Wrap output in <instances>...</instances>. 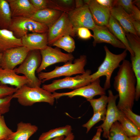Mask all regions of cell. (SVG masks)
Segmentation results:
<instances>
[{
  "label": "cell",
  "instance_id": "obj_1",
  "mask_svg": "<svg viewBox=\"0 0 140 140\" xmlns=\"http://www.w3.org/2000/svg\"><path fill=\"white\" fill-rule=\"evenodd\" d=\"M119 68L113 83L118 93L117 107L120 110L125 108L132 110L135 100L136 78L129 61L125 59Z\"/></svg>",
  "mask_w": 140,
  "mask_h": 140
},
{
  "label": "cell",
  "instance_id": "obj_2",
  "mask_svg": "<svg viewBox=\"0 0 140 140\" xmlns=\"http://www.w3.org/2000/svg\"><path fill=\"white\" fill-rule=\"evenodd\" d=\"M105 57L102 62L98 68L97 71L90 76L92 82L101 76H105L106 79L104 89L106 90L111 87L110 80L114 70L120 65L121 61L124 60L127 54V50L125 49L121 53L115 54L111 52L106 45L104 46Z\"/></svg>",
  "mask_w": 140,
  "mask_h": 140
},
{
  "label": "cell",
  "instance_id": "obj_3",
  "mask_svg": "<svg viewBox=\"0 0 140 140\" xmlns=\"http://www.w3.org/2000/svg\"><path fill=\"white\" fill-rule=\"evenodd\" d=\"M12 96L13 98L17 99L20 105L25 106L40 102H46L53 106L55 100L52 94L42 88L31 87L26 85L18 89Z\"/></svg>",
  "mask_w": 140,
  "mask_h": 140
},
{
  "label": "cell",
  "instance_id": "obj_4",
  "mask_svg": "<svg viewBox=\"0 0 140 140\" xmlns=\"http://www.w3.org/2000/svg\"><path fill=\"white\" fill-rule=\"evenodd\" d=\"M87 60L86 55H81L79 58L74 60L73 63L72 61H69L61 66H56L52 71L40 72L38 74V78L42 83H43L55 78L62 76L70 77L73 75L82 74L85 72L84 67Z\"/></svg>",
  "mask_w": 140,
  "mask_h": 140
},
{
  "label": "cell",
  "instance_id": "obj_5",
  "mask_svg": "<svg viewBox=\"0 0 140 140\" xmlns=\"http://www.w3.org/2000/svg\"><path fill=\"white\" fill-rule=\"evenodd\" d=\"M42 57L40 51H31L25 59L17 68L14 69L17 74L24 75L29 81L27 86L31 87H40L41 81L35 75V72L40 66Z\"/></svg>",
  "mask_w": 140,
  "mask_h": 140
},
{
  "label": "cell",
  "instance_id": "obj_6",
  "mask_svg": "<svg viewBox=\"0 0 140 140\" xmlns=\"http://www.w3.org/2000/svg\"><path fill=\"white\" fill-rule=\"evenodd\" d=\"M92 72L87 70L85 73L73 77H66L64 78L53 81L48 84H44L42 88L51 93L57 90L68 88L76 89L87 85L92 82L90 75Z\"/></svg>",
  "mask_w": 140,
  "mask_h": 140
},
{
  "label": "cell",
  "instance_id": "obj_7",
  "mask_svg": "<svg viewBox=\"0 0 140 140\" xmlns=\"http://www.w3.org/2000/svg\"><path fill=\"white\" fill-rule=\"evenodd\" d=\"M8 30L16 38H21L29 32L40 33L47 32L48 27L30 18L13 17Z\"/></svg>",
  "mask_w": 140,
  "mask_h": 140
},
{
  "label": "cell",
  "instance_id": "obj_8",
  "mask_svg": "<svg viewBox=\"0 0 140 140\" xmlns=\"http://www.w3.org/2000/svg\"><path fill=\"white\" fill-rule=\"evenodd\" d=\"M76 32L69 20L67 13L63 12L57 21L48 28V46H52L55 41L64 36L69 35L74 37Z\"/></svg>",
  "mask_w": 140,
  "mask_h": 140
},
{
  "label": "cell",
  "instance_id": "obj_9",
  "mask_svg": "<svg viewBox=\"0 0 140 140\" xmlns=\"http://www.w3.org/2000/svg\"><path fill=\"white\" fill-rule=\"evenodd\" d=\"M40 51L42 60L40 66L36 71L38 73L51 65L60 62L65 63L72 61L74 58L71 53H63L58 47L53 48L48 45L45 48Z\"/></svg>",
  "mask_w": 140,
  "mask_h": 140
},
{
  "label": "cell",
  "instance_id": "obj_10",
  "mask_svg": "<svg viewBox=\"0 0 140 140\" xmlns=\"http://www.w3.org/2000/svg\"><path fill=\"white\" fill-rule=\"evenodd\" d=\"M100 83V78H99L88 85L71 92L61 93L54 92L52 95L55 99H58L64 96L72 98L76 96H80L86 98L87 100L92 99L97 95H106V90L101 86Z\"/></svg>",
  "mask_w": 140,
  "mask_h": 140
},
{
  "label": "cell",
  "instance_id": "obj_11",
  "mask_svg": "<svg viewBox=\"0 0 140 140\" xmlns=\"http://www.w3.org/2000/svg\"><path fill=\"white\" fill-rule=\"evenodd\" d=\"M125 35L134 54L130 56V60L136 79L135 100L137 101L140 97V39L131 33H125Z\"/></svg>",
  "mask_w": 140,
  "mask_h": 140
},
{
  "label": "cell",
  "instance_id": "obj_12",
  "mask_svg": "<svg viewBox=\"0 0 140 140\" xmlns=\"http://www.w3.org/2000/svg\"><path fill=\"white\" fill-rule=\"evenodd\" d=\"M108 92V100L105 120L101 125L96 127L97 129L101 128L102 129L103 137L107 139L109 137L111 125L114 122L118 121L121 113V111L118 109L116 104L118 95H114L111 90H109Z\"/></svg>",
  "mask_w": 140,
  "mask_h": 140
},
{
  "label": "cell",
  "instance_id": "obj_13",
  "mask_svg": "<svg viewBox=\"0 0 140 140\" xmlns=\"http://www.w3.org/2000/svg\"><path fill=\"white\" fill-rule=\"evenodd\" d=\"M30 51L24 46L5 51L2 53L0 67L3 69H14L16 66L23 62Z\"/></svg>",
  "mask_w": 140,
  "mask_h": 140
},
{
  "label": "cell",
  "instance_id": "obj_14",
  "mask_svg": "<svg viewBox=\"0 0 140 140\" xmlns=\"http://www.w3.org/2000/svg\"><path fill=\"white\" fill-rule=\"evenodd\" d=\"M67 13L71 23L76 30L80 27L92 30L96 25L87 5L75 8Z\"/></svg>",
  "mask_w": 140,
  "mask_h": 140
},
{
  "label": "cell",
  "instance_id": "obj_15",
  "mask_svg": "<svg viewBox=\"0 0 140 140\" xmlns=\"http://www.w3.org/2000/svg\"><path fill=\"white\" fill-rule=\"evenodd\" d=\"M92 30L93 33V44L94 46L97 44L105 43L116 48L126 49L124 45L114 36L107 26L96 25Z\"/></svg>",
  "mask_w": 140,
  "mask_h": 140
},
{
  "label": "cell",
  "instance_id": "obj_16",
  "mask_svg": "<svg viewBox=\"0 0 140 140\" xmlns=\"http://www.w3.org/2000/svg\"><path fill=\"white\" fill-rule=\"evenodd\" d=\"M84 4L88 5L95 24L107 26L111 15L110 9L99 4L96 0H83Z\"/></svg>",
  "mask_w": 140,
  "mask_h": 140
},
{
  "label": "cell",
  "instance_id": "obj_17",
  "mask_svg": "<svg viewBox=\"0 0 140 140\" xmlns=\"http://www.w3.org/2000/svg\"><path fill=\"white\" fill-rule=\"evenodd\" d=\"M21 39L23 46L30 51L40 50L48 45L47 32L28 33L22 37Z\"/></svg>",
  "mask_w": 140,
  "mask_h": 140
},
{
  "label": "cell",
  "instance_id": "obj_18",
  "mask_svg": "<svg viewBox=\"0 0 140 140\" xmlns=\"http://www.w3.org/2000/svg\"><path fill=\"white\" fill-rule=\"evenodd\" d=\"M12 17L30 18L37 11L29 0H7Z\"/></svg>",
  "mask_w": 140,
  "mask_h": 140
},
{
  "label": "cell",
  "instance_id": "obj_19",
  "mask_svg": "<svg viewBox=\"0 0 140 140\" xmlns=\"http://www.w3.org/2000/svg\"><path fill=\"white\" fill-rule=\"evenodd\" d=\"M29 82L25 76L18 75L14 69L0 67V85L14 86L19 89L24 85H27Z\"/></svg>",
  "mask_w": 140,
  "mask_h": 140
},
{
  "label": "cell",
  "instance_id": "obj_20",
  "mask_svg": "<svg viewBox=\"0 0 140 140\" xmlns=\"http://www.w3.org/2000/svg\"><path fill=\"white\" fill-rule=\"evenodd\" d=\"M63 12L56 9L47 8L37 11L30 18L49 28L57 21Z\"/></svg>",
  "mask_w": 140,
  "mask_h": 140
},
{
  "label": "cell",
  "instance_id": "obj_21",
  "mask_svg": "<svg viewBox=\"0 0 140 140\" xmlns=\"http://www.w3.org/2000/svg\"><path fill=\"white\" fill-rule=\"evenodd\" d=\"M110 14L119 23L125 33L138 36L131 22L130 15L121 6H117L113 7L110 9Z\"/></svg>",
  "mask_w": 140,
  "mask_h": 140
},
{
  "label": "cell",
  "instance_id": "obj_22",
  "mask_svg": "<svg viewBox=\"0 0 140 140\" xmlns=\"http://www.w3.org/2000/svg\"><path fill=\"white\" fill-rule=\"evenodd\" d=\"M38 129L37 126L30 123L21 122L17 125L16 131L13 132L7 140H29Z\"/></svg>",
  "mask_w": 140,
  "mask_h": 140
},
{
  "label": "cell",
  "instance_id": "obj_23",
  "mask_svg": "<svg viewBox=\"0 0 140 140\" xmlns=\"http://www.w3.org/2000/svg\"><path fill=\"white\" fill-rule=\"evenodd\" d=\"M106 26L114 36L124 45L126 49L130 53V56H133L134 53L130 47L125 31L118 22L111 15Z\"/></svg>",
  "mask_w": 140,
  "mask_h": 140
},
{
  "label": "cell",
  "instance_id": "obj_24",
  "mask_svg": "<svg viewBox=\"0 0 140 140\" xmlns=\"http://www.w3.org/2000/svg\"><path fill=\"white\" fill-rule=\"evenodd\" d=\"M22 46L21 38H16L9 30L0 29V53H2L7 50Z\"/></svg>",
  "mask_w": 140,
  "mask_h": 140
},
{
  "label": "cell",
  "instance_id": "obj_25",
  "mask_svg": "<svg viewBox=\"0 0 140 140\" xmlns=\"http://www.w3.org/2000/svg\"><path fill=\"white\" fill-rule=\"evenodd\" d=\"M12 18L10 6L7 0H0V29L8 30Z\"/></svg>",
  "mask_w": 140,
  "mask_h": 140
},
{
  "label": "cell",
  "instance_id": "obj_26",
  "mask_svg": "<svg viewBox=\"0 0 140 140\" xmlns=\"http://www.w3.org/2000/svg\"><path fill=\"white\" fill-rule=\"evenodd\" d=\"M72 128L69 125L53 129L43 133L40 136L38 140H49L62 136H67L70 134Z\"/></svg>",
  "mask_w": 140,
  "mask_h": 140
},
{
  "label": "cell",
  "instance_id": "obj_27",
  "mask_svg": "<svg viewBox=\"0 0 140 140\" xmlns=\"http://www.w3.org/2000/svg\"><path fill=\"white\" fill-rule=\"evenodd\" d=\"M118 121L128 137L140 136V130L124 115L121 111Z\"/></svg>",
  "mask_w": 140,
  "mask_h": 140
},
{
  "label": "cell",
  "instance_id": "obj_28",
  "mask_svg": "<svg viewBox=\"0 0 140 140\" xmlns=\"http://www.w3.org/2000/svg\"><path fill=\"white\" fill-rule=\"evenodd\" d=\"M107 140H128L126 134L118 121L114 122L110 128Z\"/></svg>",
  "mask_w": 140,
  "mask_h": 140
},
{
  "label": "cell",
  "instance_id": "obj_29",
  "mask_svg": "<svg viewBox=\"0 0 140 140\" xmlns=\"http://www.w3.org/2000/svg\"><path fill=\"white\" fill-rule=\"evenodd\" d=\"M93 109V113L101 111L106 108L108 102V97L106 95L101 96L99 98L87 99Z\"/></svg>",
  "mask_w": 140,
  "mask_h": 140
},
{
  "label": "cell",
  "instance_id": "obj_30",
  "mask_svg": "<svg viewBox=\"0 0 140 140\" xmlns=\"http://www.w3.org/2000/svg\"><path fill=\"white\" fill-rule=\"evenodd\" d=\"M107 109L93 113L92 117L86 123L82 125L83 127L86 128V133H88L91 128L97 123L101 121H104L106 117Z\"/></svg>",
  "mask_w": 140,
  "mask_h": 140
},
{
  "label": "cell",
  "instance_id": "obj_31",
  "mask_svg": "<svg viewBox=\"0 0 140 140\" xmlns=\"http://www.w3.org/2000/svg\"><path fill=\"white\" fill-rule=\"evenodd\" d=\"M13 132L7 126L4 116L0 115V140L2 139L7 140Z\"/></svg>",
  "mask_w": 140,
  "mask_h": 140
},
{
  "label": "cell",
  "instance_id": "obj_32",
  "mask_svg": "<svg viewBox=\"0 0 140 140\" xmlns=\"http://www.w3.org/2000/svg\"><path fill=\"white\" fill-rule=\"evenodd\" d=\"M121 111L124 115L140 130V116L133 113L129 108L123 109Z\"/></svg>",
  "mask_w": 140,
  "mask_h": 140
},
{
  "label": "cell",
  "instance_id": "obj_33",
  "mask_svg": "<svg viewBox=\"0 0 140 140\" xmlns=\"http://www.w3.org/2000/svg\"><path fill=\"white\" fill-rule=\"evenodd\" d=\"M131 0H114V6H120L128 14L131 15L133 10L134 5Z\"/></svg>",
  "mask_w": 140,
  "mask_h": 140
},
{
  "label": "cell",
  "instance_id": "obj_34",
  "mask_svg": "<svg viewBox=\"0 0 140 140\" xmlns=\"http://www.w3.org/2000/svg\"><path fill=\"white\" fill-rule=\"evenodd\" d=\"M12 95L0 98V115H2L9 111L11 102L13 99Z\"/></svg>",
  "mask_w": 140,
  "mask_h": 140
},
{
  "label": "cell",
  "instance_id": "obj_35",
  "mask_svg": "<svg viewBox=\"0 0 140 140\" xmlns=\"http://www.w3.org/2000/svg\"><path fill=\"white\" fill-rule=\"evenodd\" d=\"M17 89L16 87H9L6 85H0V98L12 95Z\"/></svg>",
  "mask_w": 140,
  "mask_h": 140
},
{
  "label": "cell",
  "instance_id": "obj_36",
  "mask_svg": "<svg viewBox=\"0 0 140 140\" xmlns=\"http://www.w3.org/2000/svg\"><path fill=\"white\" fill-rule=\"evenodd\" d=\"M52 46H55L61 48L69 53H71L74 51L75 48V46L69 45L63 42L60 39L55 41Z\"/></svg>",
  "mask_w": 140,
  "mask_h": 140
},
{
  "label": "cell",
  "instance_id": "obj_37",
  "mask_svg": "<svg viewBox=\"0 0 140 140\" xmlns=\"http://www.w3.org/2000/svg\"><path fill=\"white\" fill-rule=\"evenodd\" d=\"M76 33L78 37L83 40H88L93 37L89 29L85 27H80L78 28Z\"/></svg>",
  "mask_w": 140,
  "mask_h": 140
},
{
  "label": "cell",
  "instance_id": "obj_38",
  "mask_svg": "<svg viewBox=\"0 0 140 140\" xmlns=\"http://www.w3.org/2000/svg\"><path fill=\"white\" fill-rule=\"evenodd\" d=\"M37 11L48 8V0H29Z\"/></svg>",
  "mask_w": 140,
  "mask_h": 140
},
{
  "label": "cell",
  "instance_id": "obj_39",
  "mask_svg": "<svg viewBox=\"0 0 140 140\" xmlns=\"http://www.w3.org/2000/svg\"><path fill=\"white\" fill-rule=\"evenodd\" d=\"M97 2L102 6L111 9L114 7V0H96Z\"/></svg>",
  "mask_w": 140,
  "mask_h": 140
},
{
  "label": "cell",
  "instance_id": "obj_40",
  "mask_svg": "<svg viewBox=\"0 0 140 140\" xmlns=\"http://www.w3.org/2000/svg\"><path fill=\"white\" fill-rule=\"evenodd\" d=\"M131 22L137 35L140 36V21L134 19L130 15Z\"/></svg>",
  "mask_w": 140,
  "mask_h": 140
},
{
  "label": "cell",
  "instance_id": "obj_41",
  "mask_svg": "<svg viewBox=\"0 0 140 140\" xmlns=\"http://www.w3.org/2000/svg\"><path fill=\"white\" fill-rule=\"evenodd\" d=\"M130 15L134 19L140 21V11L135 5H134L132 12Z\"/></svg>",
  "mask_w": 140,
  "mask_h": 140
},
{
  "label": "cell",
  "instance_id": "obj_42",
  "mask_svg": "<svg viewBox=\"0 0 140 140\" xmlns=\"http://www.w3.org/2000/svg\"><path fill=\"white\" fill-rule=\"evenodd\" d=\"M60 39L63 42L69 45L75 46V41L72 37L70 35H67L64 36Z\"/></svg>",
  "mask_w": 140,
  "mask_h": 140
},
{
  "label": "cell",
  "instance_id": "obj_43",
  "mask_svg": "<svg viewBox=\"0 0 140 140\" xmlns=\"http://www.w3.org/2000/svg\"><path fill=\"white\" fill-rule=\"evenodd\" d=\"M102 132L103 130L102 128H97L95 134L91 140H102L101 138V136Z\"/></svg>",
  "mask_w": 140,
  "mask_h": 140
},
{
  "label": "cell",
  "instance_id": "obj_44",
  "mask_svg": "<svg viewBox=\"0 0 140 140\" xmlns=\"http://www.w3.org/2000/svg\"><path fill=\"white\" fill-rule=\"evenodd\" d=\"M84 5V4L83 0H75V8H77L82 7Z\"/></svg>",
  "mask_w": 140,
  "mask_h": 140
},
{
  "label": "cell",
  "instance_id": "obj_45",
  "mask_svg": "<svg viewBox=\"0 0 140 140\" xmlns=\"http://www.w3.org/2000/svg\"><path fill=\"white\" fill-rule=\"evenodd\" d=\"M75 137L72 132L68 136L66 137L63 140H74Z\"/></svg>",
  "mask_w": 140,
  "mask_h": 140
},
{
  "label": "cell",
  "instance_id": "obj_46",
  "mask_svg": "<svg viewBox=\"0 0 140 140\" xmlns=\"http://www.w3.org/2000/svg\"><path fill=\"white\" fill-rule=\"evenodd\" d=\"M128 140H140V136L129 137Z\"/></svg>",
  "mask_w": 140,
  "mask_h": 140
},
{
  "label": "cell",
  "instance_id": "obj_47",
  "mask_svg": "<svg viewBox=\"0 0 140 140\" xmlns=\"http://www.w3.org/2000/svg\"><path fill=\"white\" fill-rule=\"evenodd\" d=\"M133 4L137 6L138 8L140 7V1L139 0H135L132 1Z\"/></svg>",
  "mask_w": 140,
  "mask_h": 140
},
{
  "label": "cell",
  "instance_id": "obj_48",
  "mask_svg": "<svg viewBox=\"0 0 140 140\" xmlns=\"http://www.w3.org/2000/svg\"><path fill=\"white\" fill-rule=\"evenodd\" d=\"M65 138V136H62L55 138L49 140H63Z\"/></svg>",
  "mask_w": 140,
  "mask_h": 140
},
{
  "label": "cell",
  "instance_id": "obj_49",
  "mask_svg": "<svg viewBox=\"0 0 140 140\" xmlns=\"http://www.w3.org/2000/svg\"><path fill=\"white\" fill-rule=\"evenodd\" d=\"M2 53H0V64L1 62V61L2 56Z\"/></svg>",
  "mask_w": 140,
  "mask_h": 140
},
{
  "label": "cell",
  "instance_id": "obj_50",
  "mask_svg": "<svg viewBox=\"0 0 140 140\" xmlns=\"http://www.w3.org/2000/svg\"><path fill=\"white\" fill-rule=\"evenodd\" d=\"M6 140L5 139H1V140Z\"/></svg>",
  "mask_w": 140,
  "mask_h": 140
}]
</instances>
